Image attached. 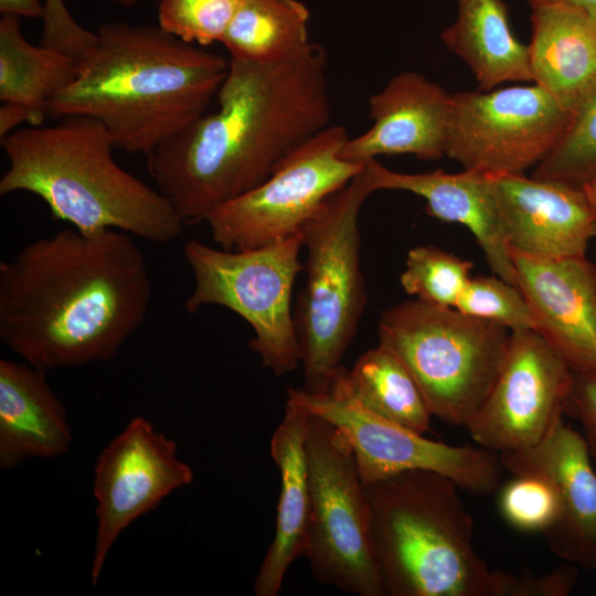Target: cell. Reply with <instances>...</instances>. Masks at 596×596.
I'll list each match as a JSON object with an SVG mask.
<instances>
[{
    "instance_id": "cell-1",
    "label": "cell",
    "mask_w": 596,
    "mask_h": 596,
    "mask_svg": "<svg viewBox=\"0 0 596 596\" xmlns=\"http://www.w3.org/2000/svg\"><path fill=\"white\" fill-rule=\"evenodd\" d=\"M327 63L316 43L278 63L230 58L217 109L147 156L157 189L184 224L205 222L216 206L263 183L329 126Z\"/></svg>"
},
{
    "instance_id": "cell-2",
    "label": "cell",
    "mask_w": 596,
    "mask_h": 596,
    "mask_svg": "<svg viewBox=\"0 0 596 596\" xmlns=\"http://www.w3.org/2000/svg\"><path fill=\"white\" fill-rule=\"evenodd\" d=\"M150 301L148 264L131 235L65 228L0 263V341L43 372L105 362Z\"/></svg>"
},
{
    "instance_id": "cell-3",
    "label": "cell",
    "mask_w": 596,
    "mask_h": 596,
    "mask_svg": "<svg viewBox=\"0 0 596 596\" xmlns=\"http://www.w3.org/2000/svg\"><path fill=\"white\" fill-rule=\"evenodd\" d=\"M78 60L74 82L50 103L54 118L102 123L115 148L148 156L201 117L224 82L230 58L159 25L107 22Z\"/></svg>"
},
{
    "instance_id": "cell-4",
    "label": "cell",
    "mask_w": 596,
    "mask_h": 596,
    "mask_svg": "<svg viewBox=\"0 0 596 596\" xmlns=\"http://www.w3.org/2000/svg\"><path fill=\"white\" fill-rule=\"evenodd\" d=\"M9 161L0 194L29 192L55 220L84 233L117 230L152 243L173 241L184 222L158 190L114 159V140L98 120L65 116L56 125L1 138Z\"/></svg>"
},
{
    "instance_id": "cell-5",
    "label": "cell",
    "mask_w": 596,
    "mask_h": 596,
    "mask_svg": "<svg viewBox=\"0 0 596 596\" xmlns=\"http://www.w3.org/2000/svg\"><path fill=\"white\" fill-rule=\"evenodd\" d=\"M363 485L384 595L491 596L493 571L454 480L409 470Z\"/></svg>"
},
{
    "instance_id": "cell-6",
    "label": "cell",
    "mask_w": 596,
    "mask_h": 596,
    "mask_svg": "<svg viewBox=\"0 0 596 596\" xmlns=\"http://www.w3.org/2000/svg\"><path fill=\"white\" fill-rule=\"evenodd\" d=\"M373 193L364 169L331 194L301 228L306 283L295 316L304 390L329 392L366 304L359 214Z\"/></svg>"
},
{
    "instance_id": "cell-7",
    "label": "cell",
    "mask_w": 596,
    "mask_h": 596,
    "mask_svg": "<svg viewBox=\"0 0 596 596\" xmlns=\"http://www.w3.org/2000/svg\"><path fill=\"white\" fill-rule=\"evenodd\" d=\"M377 331L379 344L406 366L433 416L465 427L487 398L511 336L494 322L418 299L385 309Z\"/></svg>"
},
{
    "instance_id": "cell-8",
    "label": "cell",
    "mask_w": 596,
    "mask_h": 596,
    "mask_svg": "<svg viewBox=\"0 0 596 596\" xmlns=\"http://www.w3.org/2000/svg\"><path fill=\"white\" fill-rule=\"evenodd\" d=\"M302 233L268 245L225 251L189 240L183 247L194 286L185 300L189 313L221 306L242 317L254 330L251 348L265 368L284 375L301 364L295 316L294 283L304 270Z\"/></svg>"
},
{
    "instance_id": "cell-9",
    "label": "cell",
    "mask_w": 596,
    "mask_h": 596,
    "mask_svg": "<svg viewBox=\"0 0 596 596\" xmlns=\"http://www.w3.org/2000/svg\"><path fill=\"white\" fill-rule=\"evenodd\" d=\"M309 513L304 555L313 577L359 596H384L364 485L345 436L311 415L306 433Z\"/></svg>"
},
{
    "instance_id": "cell-10",
    "label": "cell",
    "mask_w": 596,
    "mask_h": 596,
    "mask_svg": "<svg viewBox=\"0 0 596 596\" xmlns=\"http://www.w3.org/2000/svg\"><path fill=\"white\" fill-rule=\"evenodd\" d=\"M349 138L340 125L326 127L263 183L216 206L205 220L213 242L242 251L299 233L331 194L363 171L365 163L340 158Z\"/></svg>"
},
{
    "instance_id": "cell-11",
    "label": "cell",
    "mask_w": 596,
    "mask_h": 596,
    "mask_svg": "<svg viewBox=\"0 0 596 596\" xmlns=\"http://www.w3.org/2000/svg\"><path fill=\"white\" fill-rule=\"evenodd\" d=\"M571 114L535 83L451 94L446 156L490 175L524 174L552 151Z\"/></svg>"
},
{
    "instance_id": "cell-12",
    "label": "cell",
    "mask_w": 596,
    "mask_h": 596,
    "mask_svg": "<svg viewBox=\"0 0 596 596\" xmlns=\"http://www.w3.org/2000/svg\"><path fill=\"white\" fill-rule=\"evenodd\" d=\"M302 406L336 426L349 441L363 483L404 471L428 470L473 494H490L500 483L499 454L481 446L448 445L381 418L334 392L289 389Z\"/></svg>"
},
{
    "instance_id": "cell-13",
    "label": "cell",
    "mask_w": 596,
    "mask_h": 596,
    "mask_svg": "<svg viewBox=\"0 0 596 596\" xmlns=\"http://www.w3.org/2000/svg\"><path fill=\"white\" fill-rule=\"evenodd\" d=\"M573 370L538 332H511L498 376L466 428L494 453L538 444L563 417Z\"/></svg>"
},
{
    "instance_id": "cell-14",
    "label": "cell",
    "mask_w": 596,
    "mask_h": 596,
    "mask_svg": "<svg viewBox=\"0 0 596 596\" xmlns=\"http://www.w3.org/2000/svg\"><path fill=\"white\" fill-rule=\"evenodd\" d=\"M193 477L192 468L178 458L175 441L142 416L134 417L100 451L93 481L97 517L93 585L121 532Z\"/></svg>"
},
{
    "instance_id": "cell-15",
    "label": "cell",
    "mask_w": 596,
    "mask_h": 596,
    "mask_svg": "<svg viewBox=\"0 0 596 596\" xmlns=\"http://www.w3.org/2000/svg\"><path fill=\"white\" fill-rule=\"evenodd\" d=\"M499 458L511 475L535 473L552 485L558 518L544 534L550 549L566 562L596 570V466L582 433L562 417L538 444Z\"/></svg>"
},
{
    "instance_id": "cell-16",
    "label": "cell",
    "mask_w": 596,
    "mask_h": 596,
    "mask_svg": "<svg viewBox=\"0 0 596 596\" xmlns=\"http://www.w3.org/2000/svg\"><path fill=\"white\" fill-rule=\"evenodd\" d=\"M510 253L535 332L573 371L596 372V265L585 256L541 258Z\"/></svg>"
},
{
    "instance_id": "cell-17",
    "label": "cell",
    "mask_w": 596,
    "mask_h": 596,
    "mask_svg": "<svg viewBox=\"0 0 596 596\" xmlns=\"http://www.w3.org/2000/svg\"><path fill=\"white\" fill-rule=\"evenodd\" d=\"M492 179L510 251L541 258L585 256L596 210L583 187L524 174Z\"/></svg>"
},
{
    "instance_id": "cell-18",
    "label": "cell",
    "mask_w": 596,
    "mask_h": 596,
    "mask_svg": "<svg viewBox=\"0 0 596 596\" xmlns=\"http://www.w3.org/2000/svg\"><path fill=\"white\" fill-rule=\"evenodd\" d=\"M451 94L413 71L393 76L369 98L372 127L349 138L340 158L365 163L379 156L414 155L421 160L446 156Z\"/></svg>"
},
{
    "instance_id": "cell-19",
    "label": "cell",
    "mask_w": 596,
    "mask_h": 596,
    "mask_svg": "<svg viewBox=\"0 0 596 596\" xmlns=\"http://www.w3.org/2000/svg\"><path fill=\"white\" fill-rule=\"evenodd\" d=\"M364 173L372 192L401 190L414 193L425 200L430 216L467 227L493 274L518 286L514 263L498 212L492 175L468 169L457 173L444 170L402 173L384 167L376 159L365 162Z\"/></svg>"
},
{
    "instance_id": "cell-20",
    "label": "cell",
    "mask_w": 596,
    "mask_h": 596,
    "mask_svg": "<svg viewBox=\"0 0 596 596\" xmlns=\"http://www.w3.org/2000/svg\"><path fill=\"white\" fill-rule=\"evenodd\" d=\"M26 362L0 360V468L31 458H55L73 443L66 409L45 379Z\"/></svg>"
},
{
    "instance_id": "cell-21",
    "label": "cell",
    "mask_w": 596,
    "mask_h": 596,
    "mask_svg": "<svg viewBox=\"0 0 596 596\" xmlns=\"http://www.w3.org/2000/svg\"><path fill=\"white\" fill-rule=\"evenodd\" d=\"M310 413L288 392L283 421L270 440L280 475L275 534L254 582L257 596H276L284 577L304 555L309 513L306 433Z\"/></svg>"
},
{
    "instance_id": "cell-22",
    "label": "cell",
    "mask_w": 596,
    "mask_h": 596,
    "mask_svg": "<svg viewBox=\"0 0 596 596\" xmlns=\"http://www.w3.org/2000/svg\"><path fill=\"white\" fill-rule=\"evenodd\" d=\"M533 83L572 110L596 84V19L562 2L531 6Z\"/></svg>"
},
{
    "instance_id": "cell-23",
    "label": "cell",
    "mask_w": 596,
    "mask_h": 596,
    "mask_svg": "<svg viewBox=\"0 0 596 596\" xmlns=\"http://www.w3.org/2000/svg\"><path fill=\"white\" fill-rule=\"evenodd\" d=\"M441 40L469 66L480 89L533 82L529 47L514 36L502 0H457V18Z\"/></svg>"
},
{
    "instance_id": "cell-24",
    "label": "cell",
    "mask_w": 596,
    "mask_h": 596,
    "mask_svg": "<svg viewBox=\"0 0 596 596\" xmlns=\"http://www.w3.org/2000/svg\"><path fill=\"white\" fill-rule=\"evenodd\" d=\"M329 392L413 432L424 435L430 429L433 414L416 381L402 361L381 344L365 351L351 370L342 368Z\"/></svg>"
},
{
    "instance_id": "cell-25",
    "label": "cell",
    "mask_w": 596,
    "mask_h": 596,
    "mask_svg": "<svg viewBox=\"0 0 596 596\" xmlns=\"http://www.w3.org/2000/svg\"><path fill=\"white\" fill-rule=\"evenodd\" d=\"M78 61L53 47L29 43L20 17L0 19V100L47 115L53 98L76 78Z\"/></svg>"
},
{
    "instance_id": "cell-26",
    "label": "cell",
    "mask_w": 596,
    "mask_h": 596,
    "mask_svg": "<svg viewBox=\"0 0 596 596\" xmlns=\"http://www.w3.org/2000/svg\"><path fill=\"white\" fill-rule=\"evenodd\" d=\"M310 12L298 0H242L221 43L231 60L278 63L304 53Z\"/></svg>"
},
{
    "instance_id": "cell-27",
    "label": "cell",
    "mask_w": 596,
    "mask_h": 596,
    "mask_svg": "<svg viewBox=\"0 0 596 596\" xmlns=\"http://www.w3.org/2000/svg\"><path fill=\"white\" fill-rule=\"evenodd\" d=\"M596 175V84L576 103L552 151L532 177L583 187Z\"/></svg>"
},
{
    "instance_id": "cell-28",
    "label": "cell",
    "mask_w": 596,
    "mask_h": 596,
    "mask_svg": "<svg viewBox=\"0 0 596 596\" xmlns=\"http://www.w3.org/2000/svg\"><path fill=\"white\" fill-rule=\"evenodd\" d=\"M472 263L433 245L411 248L400 276L404 291L415 299L455 308L470 279Z\"/></svg>"
},
{
    "instance_id": "cell-29",
    "label": "cell",
    "mask_w": 596,
    "mask_h": 596,
    "mask_svg": "<svg viewBox=\"0 0 596 596\" xmlns=\"http://www.w3.org/2000/svg\"><path fill=\"white\" fill-rule=\"evenodd\" d=\"M455 308L511 332L535 331L533 313L520 288L497 275L470 277Z\"/></svg>"
},
{
    "instance_id": "cell-30",
    "label": "cell",
    "mask_w": 596,
    "mask_h": 596,
    "mask_svg": "<svg viewBox=\"0 0 596 596\" xmlns=\"http://www.w3.org/2000/svg\"><path fill=\"white\" fill-rule=\"evenodd\" d=\"M242 0H161L159 26L187 43L221 42Z\"/></svg>"
},
{
    "instance_id": "cell-31",
    "label": "cell",
    "mask_w": 596,
    "mask_h": 596,
    "mask_svg": "<svg viewBox=\"0 0 596 596\" xmlns=\"http://www.w3.org/2000/svg\"><path fill=\"white\" fill-rule=\"evenodd\" d=\"M504 521L522 532L545 534L558 518V501L552 485L535 473L512 475L499 493Z\"/></svg>"
},
{
    "instance_id": "cell-32",
    "label": "cell",
    "mask_w": 596,
    "mask_h": 596,
    "mask_svg": "<svg viewBox=\"0 0 596 596\" xmlns=\"http://www.w3.org/2000/svg\"><path fill=\"white\" fill-rule=\"evenodd\" d=\"M577 576V565L570 562L541 575L493 571L491 596H567Z\"/></svg>"
},
{
    "instance_id": "cell-33",
    "label": "cell",
    "mask_w": 596,
    "mask_h": 596,
    "mask_svg": "<svg viewBox=\"0 0 596 596\" xmlns=\"http://www.w3.org/2000/svg\"><path fill=\"white\" fill-rule=\"evenodd\" d=\"M43 21L41 45L62 51L77 61L96 43V33L72 18L64 0H44Z\"/></svg>"
},
{
    "instance_id": "cell-34",
    "label": "cell",
    "mask_w": 596,
    "mask_h": 596,
    "mask_svg": "<svg viewBox=\"0 0 596 596\" xmlns=\"http://www.w3.org/2000/svg\"><path fill=\"white\" fill-rule=\"evenodd\" d=\"M564 411L581 424L582 435L596 466V372L573 371Z\"/></svg>"
},
{
    "instance_id": "cell-35",
    "label": "cell",
    "mask_w": 596,
    "mask_h": 596,
    "mask_svg": "<svg viewBox=\"0 0 596 596\" xmlns=\"http://www.w3.org/2000/svg\"><path fill=\"white\" fill-rule=\"evenodd\" d=\"M45 116V114L24 105L4 102L0 107V138L14 131L15 127L22 123H28L31 126H41Z\"/></svg>"
},
{
    "instance_id": "cell-36",
    "label": "cell",
    "mask_w": 596,
    "mask_h": 596,
    "mask_svg": "<svg viewBox=\"0 0 596 596\" xmlns=\"http://www.w3.org/2000/svg\"><path fill=\"white\" fill-rule=\"evenodd\" d=\"M0 12L26 18H43L44 3L41 0H0Z\"/></svg>"
},
{
    "instance_id": "cell-37",
    "label": "cell",
    "mask_w": 596,
    "mask_h": 596,
    "mask_svg": "<svg viewBox=\"0 0 596 596\" xmlns=\"http://www.w3.org/2000/svg\"><path fill=\"white\" fill-rule=\"evenodd\" d=\"M530 7L543 2H562L583 9L596 19V0H528Z\"/></svg>"
},
{
    "instance_id": "cell-38",
    "label": "cell",
    "mask_w": 596,
    "mask_h": 596,
    "mask_svg": "<svg viewBox=\"0 0 596 596\" xmlns=\"http://www.w3.org/2000/svg\"><path fill=\"white\" fill-rule=\"evenodd\" d=\"M590 203L596 210V175L583 185Z\"/></svg>"
},
{
    "instance_id": "cell-39",
    "label": "cell",
    "mask_w": 596,
    "mask_h": 596,
    "mask_svg": "<svg viewBox=\"0 0 596 596\" xmlns=\"http://www.w3.org/2000/svg\"><path fill=\"white\" fill-rule=\"evenodd\" d=\"M113 1L126 8L134 7L138 2V0H113Z\"/></svg>"
},
{
    "instance_id": "cell-40",
    "label": "cell",
    "mask_w": 596,
    "mask_h": 596,
    "mask_svg": "<svg viewBox=\"0 0 596 596\" xmlns=\"http://www.w3.org/2000/svg\"><path fill=\"white\" fill-rule=\"evenodd\" d=\"M594 238H596V224H595V228H594Z\"/></svg>"
}]
</instances>
